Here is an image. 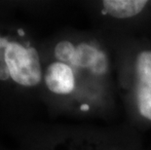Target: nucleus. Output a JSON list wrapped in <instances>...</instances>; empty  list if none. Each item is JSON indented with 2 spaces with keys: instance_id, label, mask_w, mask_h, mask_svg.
<instances>
[{
  "instance_id": "nucleus-1",
  "label": "nucleus",
  "mask_w": 151,
  "mask_h": 150,
  "mask_svg": "<svg viewBox=\"0 0 151 150\" xmlns=\"http://www.w3.org/2000/svg\"><path fill=\"white\" fill-rule=\"evenodd\" d=\"M52 58L42 78L49 94L79 117L108 121L116 116L120 100L113 52L101 34L92 28L60 38Z\"/></svg>"
},
{
  "instance_id": "nucleus-2",
  "label": "nucleus",
  "mask_w": 151,
  "mask_h": 150,
  "mask_svg": "<svg viewBox=\"0 0 151 150\" xmlns=\"http://www.w3.org/2000/svg\"><path fill=\"white\" fill-rule=\"evenodd\" d=\"M107 42L113 52L118 97L126 112L128 124L139 133L149 130L151 129L149 37H127Z\"/></svg>"
},
{
  "instance_id": "nucleus-3",
  "label": "nucleus",
  "mask_w": 151,
  "mask_h": 150,
  "mask_svg": "<svg viewBox=\"0 0 151 150\" xmlns=\"http://www.w3.org/2000/svg\"><path fill=\"white\" fill-rule=\"evenodd\" d=\"M93 29L105 40L148 36L151 0H92L86 2Z\"/></svg>"
},
{
  "instance_id": "nucleus-4",
  "label": "nucleus",
  "mask_w": 151,
  "mask_h": 150,
  "mask_svg": "<svg viewBox=\"0 0 151 150\" xmlns=\"http://www.w3.org/2000/svg\"><path fill=\"white\" fill-rule=\"evenodd\" d=\"M53 150H145L139 133L129 124L87 125L67 130Z\"/></svg>"
},
{
  "instance_id": "nucleus-5",
  "label": "nucleus",
  "mask_w": 151,
  "mask_h": 150,
  "mask_svg": "<svg viewBox=\"0 0 151 150\" xmlns=\"http://www.w3.org/2000/svg\"><path fill=\"white\" fill-rule=\"evenodd\" d=\"M11 78L24 88L42 83L43 70L39 51L29 41L21 43L3 37L0 43V80Z\"/></svg>"
}]
</instances>
